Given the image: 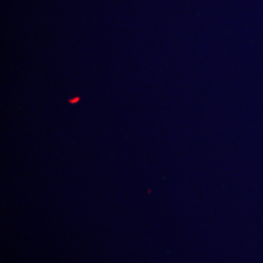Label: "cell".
Instances as JSON below:
<instances>
[{"label": "cell", "instance_id": "1", "mask_svg": "<svg viewBox=\"0 0 263 263\" xmlns=\"http://www.w3.org/2000/svg\"><path fill=\"white\" fill-rule=\"evenodd\" d=\"M79 101H80V98H79V97H76V98H73V99L69 100L68 103H69V104H76V103H78Z\"/></svg>", "mask_w": 263, "mask_h": 263}]
</instances>
